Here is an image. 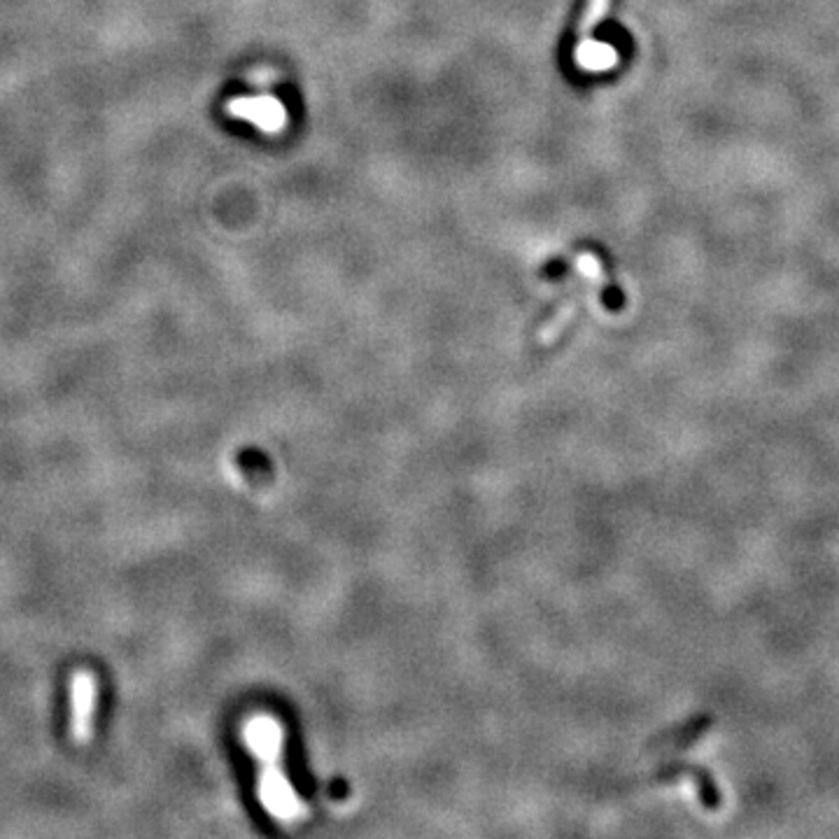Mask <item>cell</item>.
<instances>
[{"mask_svg": "<svg viewBox=\"0 0 839 839\" xmlns=\"http://www.w3.org/2000/svg\"><path fill=\"white\" fill-rule=\"evenodd\" d=\"M227 112L236 119L255 124L259 131L276 136L287 126V108L276 96H241L229 101Z\"/></svg>", "mask_w": 839, "mask_h": 839, "instance_id": "2", "label": "cell"}, {"mask_svg": "<svg viewBox=\"0 0 839 839\" xmlns=\"http://www.w3.org/2000/svg\"><path fill=\"white\" fill-rule=\"evenodd\" d=\"M606 10H609V0H590L588 10H585L583 21H581V38L583 35H590L592 28L602 21Z\"/></svg>", "mask_w": 839, "mask_h": 839, "instance_id": "4", "label": "cell"}, {"mask_svg": "<svg viewBox=\"0 0 839 839\" xmlns=\"http://www.w3.org/2000/svg\"><path fill=\"white\" fill-rule=\"evenodd\" d=\"M574 61L578 68L588 70V73H604V70L618 66L620 54L616 47L592 40L590 35H583L574 49Z\"/></svg>", "mask_w": 839, "mask_h": 839, "instance_id": "3", "label": "cell"}, {"mask_svg": "<svg viewBox=\"0 0 839 839\" xmlns=\"http://www.w3.org/2000/svg\"><path fill=\"white\" fill-rule=\"evenodd\" d=\"M576 269L583 273L585 278L590 280H602V264H599L597 257L592 255H581L576 257Z\"/></svg>", "mask_w": 839, "mask_h": 839, "instance_id": "5", "label": "cell"}, {"mask_svg": "<svg viewBox=\"0 0 839 839\" xmlns=\"http://www.w3.org/2000/svg\"><path fill=\"white\" fill-rule=\"evenodd\" d=\"M70 739L77 746H87L96 732V709H98V679L89 669H77L70 674Z\"/></svg>", "mask_w": 839, "mask_h": 839, "instance_id": "1", "label": "cell"}]
</instances>
